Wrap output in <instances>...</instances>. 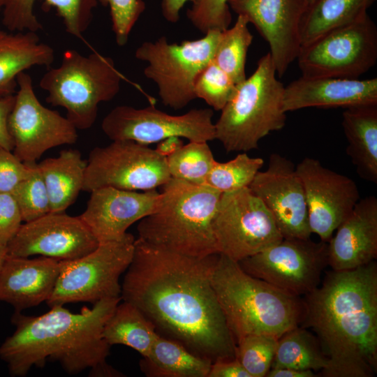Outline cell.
Segmentation results:
<instances>
[{
  "mask_svg": "<svg viewBox=\"0 0 377 377\" xmlns=\"http://www.w3.org/2000/svg\"><path fill=\"white\" fill-rule=\"evenodd\" d=\"M217 256H188L138 238L121 293V300L140 309L158 334L212 362L236 355L211 282Z\"/></svg>",
  "mask_w": 377,
  "mask_h": 377,
  "instance_id": "cell-1",
  "label": "cell"
},
{
  "mask_svg": "<svg viewBox=\"0 0 377 377\" xmlns=\"http://www.w3.org/2000/svg\"><path fill=\"white\" fill-rule=\"evenodd\" d=\"M301 326L316 334L327 377H371L377 370V265L327 272L304 295Z\"/></svg>",
  "mask_w": 377,
  "mask_h": 377,
  "instance_id": "cell-2",
  "label": "cell"
},
{
  "mask_svg": "<svg viewBox=\"0 0 377 377\" xmlns=\"http://www.w3.org/2000/svg\"><path fill=\"white\" fill-rule=\"evenodd\" d=\"M121 301V297L103 299L79 313L64 305L38 316L15 311V330L0 345V359L12 376H25L33 367L43 368L47 360L59 362L71 375L89 369L92 377L122 376L108 364L111 346L103 337L104 325Z\"/></svg>",
  "mask_w": 377,
  "mask_h": 377,
  "instance_id": "cell-3",
  "label": "cell"
},
{
  "mask_svg": "<svg viewBox=\"0 0 377 377\" xmlns=\"http://www.w3.org/2000/svg\"><path fill=\"white\" fill-rule=\"evenodd\" d=\"M211 282L235 342L254 334L279 338L302 321L300 297L249 274L223 254L213 265Z\"/></svg>",
  "mask_w": 377,
  "mask_h": 377,
  "instance_id": "cell-4",
  "label": "cell"
},
{
  "mask_svg": "<svg viewBox=\"0 0 377 377\" xmlns=\"http://www.w3.org/2000/svg\"><path fill=\"white\" fill-rule=\"evenodd\" d=\"M161 188L156 209L139 221L138 238L188 256L219 254L213 220L222 193L172 177Z\"/></svg>",
  "mask_w": 377,
  "mask_h": 377,
  "instance_id": "cell-5",
  "label": "cell"
},
{
  "mask_svg": "<svg viewBox=\"0 0 377 377\" xmlns=\"http://www.w3.org/2000/svg\"><path fill=\"white\" fill-rule=\"evenodd\" d=\"M276 75L268 52L259 59L254 72L237 84L234 96L221 110L214 123L215 139L227 152L258 149L263 138L285 126L284 86Z\"/></svg>",
  "mask_w": 377,
  "mask_h": 377,
  "instance_id": "cell-6",
  "label": "cell"
},
{
  "mask_svg": "<svg viewBox=\"0 0 377 377\" xmlns=\"http://www.w3.org/2000/svg\"><path fill=\"white\" fill-rule=\"evenodd\" d=\"M123 79L112 58L67 50L61 64L48 70L39 86L47 92V103L65 108L75 127L86 130L95 123L99 104L117 95Z\"/></svg>",
  "mask_w": 377,
  "mask_h": 377,
  "instance_id": "cell-7",
  "label": "cell"
},
{
  "mask_svg": "<svg viewBox=\"0 0 377 377\" xmlns=\"http://www.w3.org/2000/svg\"><path fill=\"white\" fill-rule=\"evenodd\" d=\"M221 31L210 30L201 38L180 43H170L161 36L137 47L135 57L147 63L144 75L156 84L165 106L180 110L196 98L194 82L212 61Z\"/></svg>",
  "mask_w": 377,
  "mask_h": 377,
  "instance_id": "cell-8",
  "label": "cell"
},
{
  "mask_svg": "<svg viewBox=\"0 0 377 377\" xmlns=\"http://www.w3.org/2000/svg\"><path fill=\"white\" fill-rule=\"evenodd\" d=\"M134 236L99 243L89 253L72 260H61L54 289L46 302L51 307L74 302H91L121 297V275L134 253Z\"/></svg>",
  "mask_w": 377,
  "mask_h": 377,
  "instance_id": "cell-9",
  "label": "cell"
},
{
  "mask_svg": "<svg viewBox=\"0 0 377 377\" xmlns=\"http://www.w3.org/2000/svg\"><path fill=\"white\" fill-rule=\"evenodd\" d=\"M297 59L302 77L357 79L376 63V25L367 13L302 46Z\"/></svg>",
  "mask_w": 377,
  "mask_h": 377,
  "instance_id": "cell-10",
  "label": "cell"
},
{
  "mask_svg": "<svg viewBox=\"0 0 377 377\" xmlns=\"http://www.w3.org/2000/svg\"><path fill=\"white\" fill-rule=\"evenodd\" d=\"M213 232L218 253L237 262L283 238L270 212L249 187L221 193Z\"/></svg>",
  "mask_w": 377,
  "mask_h": 377,
  "instance_id": "cell-11",
  "label": "cell"
},
{
  "mask_svg": "<svg viewBox=\"0 0 377 377\" xmlns=\"http://www.w3.org/2000/svg\"><path fill=\"white\" fill-rule=\"evenodd\" d=\"M171 178L166 157L148 145L131 140H113L89 153L82 191L102 187L149 191Z\"/></svg>",
  "mask_w": 377,
  "mask_h": 377,
  "instance_id": "cell-12",
  "label": "cell"
},
{
  "mask_svg": "<svg viewBox=\"0 0 377 377\" xmlns=\"http://www.w3.org/2000/svg\"><path fill=\"white\" fill-rule=\"evenodd\" d=\"M249 274L293 295H306L320 284L328 265L327 242L283 238L238 262Z\"/></svg>",
  "mask_w": 377,
  "mask_h": 377,
  "instance_id": "cell-13",
  "label": "cell"
},
{
  "mask_svg": "<svg viewBox=\"0 0 377 377\" xmlns=\"http://www.w3.org/2000/svg\"><path fill=\"white\" fill-rule=\"evenodd\" d=\"M17 83L18 89L8 119L14 154L24 163H36L49 149L75 143L77 129L67 117L39 101L31 77L22 72Z\"/></svg>",
  "mask_w": 377,
  "mask_h": 377,
  "instance_id": "cell-14",
  "label": "cell"
},
{
  "mask_svg": "<svg viewBox=\"0 0 377 377\" xmlns=\"http://www.w3.org/2000/svg\"><path fill=\"white\" fill-rule=\"evenodd\" d=\"M213 115L211 108H194L172 115L152 105L136 108L123 105L107 114L101 129L112 141L131 140L145 145L173 136L209 142L215 140Z\"/></svg>",
  "mask_w": 377,
  "mask_h": 377,
  "instance_id": "cell-15",
  "label": "cell"
},
{
  "mask_svg": "<svg viewBox=\"0 0 377 377\" xmlns=\"http://www.w3.org/2000/svg\"><path fill=\"white\" fill-rule=\"evenodd\" d=\"M305 191L311 234L327 242L360 199L355 182L349 177L306 157L296 166Z\"/></svg>",
  "mask_w": 377,
  "mask_h": 377,
  "instance_id": "cell-16",
  "label": "cell"
},
{
  "mask_svg": "<svg viewBox=\"0 0 377 377\" xmlns=\"http://www.w3.org/2000/svg\"><path fill=\"white\" fill-rule=\"evenodd\" d=\"M99 242L78 216L50 212L24 222L6 246L10 256L39 255L59 260H72L95 249Z\"/></svg>",
  "mask_w": 377,
  "mask_h": 377,
  "instance_id": "cell-17",
  "label": "cell"
},
{
  "mask_svg": "<svg viewBox=\"0 0 377 377\" xmlns=\"http://www.w3.org/2000/svg\"><path fill=\"white\" fill-rule=\"evenodd\" d=\"M249 188L270 212L283 238H310L304 185L290 160L272 154L267 168Z\"/></svg>",
  "mask_w": 377,
  "mask_h": 377,
  "instance_id": "cell-18",
  "label": "cell"
},
{
  "mask_svg": "<svg viewBox=\"0 0 377 377\" xmlns=\"http://www.w3.org/2000/svg\"><path fill=\"white\" fill-rule=\"evenodd\" d=\"M237 15L245 17L267 41L276 75L282 77L302 47L300 24L308 0H228Z\"/></svg>",
  "mask_w": 377,
  "mask_h": 377,
  "instance_id": "cell-19",
  "label": "cell"
},
{
  "mask_svg": "<svg viewBox=\"0 0 377 377\" xmlns=\"http://www.w3.org/2000/svg\"><path fill=\"white\" fill-rule=\"evenodd\" d=\"M159 197L156 189L138 192L102 187L91 192L79 216L99 243L118 240L131 225L154 212Z\"/></svg>",
  "mask_w": 377,
  "mask_h": 377,
  "instance_id": "cell-20",
  "label": "cell"
},
{
  "mask_svg": "<svg viewBox=\"0 0 377 377\" xmlns=\"http://www.w3.org/2000/svg\"><path fill=\"white\" fill-rule=\"evenodd\" d=\"M377 257V198H360L327 242L328 265L334 271L353 269Z\"/></svg>",
  "mask_w": 377,
  "mask_h": 377,
  "instance_id": "cell-21",
  "label": "cell"
},
{
  "mask_svg": "<svg viewBox=\"0 0 377 377\" xmlns=\"http://www.w3.org/2000/svg\"><path fill=\"white\" fill-rule=\"evenodd\" d=\"M61 267V260L45 256L7 254L0 269V302L15 311L37 306L50 297Z\"/></svg>",
  "mask_w": 377,
  "mask_h": 377,
  "instance_id": "cell-22",
  "label": "cell"
},
{
  "mask_svg": "<svg viewBox=\"0 0 377 377\" xmlns=\"http://www.w3.org/2000/svg\"><path fill=\"white\" fill-rule=\"evenodd\" d=\"M377 103V78L301 76L284 87L283 106L286 112L306 108H348Z\"/></svg>",
  "mask_w": 377,
  "mask_h": 377,
  "instance_id": "cell-23",
  "label": "cell"
},
{
  "mask_svg": "<svg viewBox=\"0 0 377 377\" xmlns=\"http://www.w3.org/2000/svg\"><path fill=\"white\" fill-rule=\"evenodd\" d=\"M36 0H0L1 23L10 32L33 31L43 29L34 13ZM48 7L55 9L62 19L66 31L82 38L93 17L97 0H44Z\"/></svg>",
  "mask_w": 377,
  "mask_h": 377,
  "instance_id": "cell-24",
  "label": "cell"
},
{
  "mask_svg": "<svg viewBox=\"0 0 377 377\" xmlns=\"http://www.w3.org/2000/svg\"><path fill=\"white\" fill-rule=\"evenodd\" d=\"M54 61V49L41 43L36 32L0 30V98L15 94L20 73L35 66H50Z\"/></svg>",
  "mask_w": 377,
  "mask_h": 377,
  "instance_id": "cell-25",
  "label": "cell"
},
{
  "mask_svg": "<svg viewBox=\"0 0 377 377\" xmlns=\"http://www.w3.org/2000/svg\"><path fill=\"white\" fill-rule=\"evenodd\" d=\"M342 127L346 152L359 176L377 183V103L344 108Z\"/></svg>",
  "mask_w": 377,
  "mask_h": 377,
  "instance_id": "cell-26",
  "label": "cell"
},
{
  "mask_svg": "<svg viewBox=\"0 0 377 377\" xmlns=\"http://www.w3.org/2000/svg\"><path fill=\"white\" fill-rule=\"evenodd\" d=\"M37 165L47 191L51 212H65L82 191L87 161L77 149H68Z\"/></svg>",
  "mask_w": 377,
  "mask_h": 377,
  "instance_id": "cell-27",
  "label": "cell"
},
{
  "mask_svg": "<svg viewBox=\"0 0 377 377\" xmlns=\"http://www.w3.org/2000/svg\"><path fill=\"white\" fill-rule=\"evenodd\" d=\"M212 364L180 343L158 334L149 354L140 361V367L148 377H207Z\"/></svg>",
  "mask_w": 377,
  "mask_h": 377,
  "instance_id": "cell-28",
  "label": "cell"
},
{
  "mask_svg": "<svg viewBox=\"0 0 377 377\" xmlns=\"http://www.w3.org/2000/svg\"><path fill=\"white\" fill-rule=\"evenodd\" d=\"M119 303L106 321L103 337L112 346L120 344L146 357L158 334L154 324L132 304Z\"/></svg>",
  "mask_w": 377,
  "mask_h": 377,
  "instance_id": "cell-29",
  "label": "cell"
},
{
  "mask_svg": "<svg viewBox=\"0 0 377 377\" xmlns=\"http://www.w3.org/2000/svg\"><path fill=\"white\" fill-rule=\"evenodd\" d=\"M376 0H314L300 24V40L305 45L323 34L348 24L367 13Z\"/></svg>",
  "mask_w": 377,
  "mask_h": 377,
  "instance_id": "cell-30",
  "label": "cell"
},
{
  "mask_svg": "<svg viewBox=\"0 0 377 377\" xmlns=\"http://www.w3.org/2000/svg\"><path fill=\"white\" fill-rule=\"evenodd\" d=\"M328 360L316 337L298 325L283 333L277 341L271 368L325 370Z\"/></svg>",
  "mask_w": 377,
  "mask_h": 377,
  "instance_id": "cell-31",
  "label": "cell"
},
{
  "mask_svg": "<svg viewBox=\"0 0 377 377\" xmlns=\"http://www.w3.org/2000/svg\"><path fill=\"white\" fill-rule=\"evenodd\" d=\"M246 18L237 15L234 25L221 32L212 61L237 84L246 78L248 50L253 40Z\"/></svg>",
  "mask_w": 377,
  "mask_h": 377,
  "instance_id": "cell-32",
  "label": "cell"
},
{
  "mask_svg": "<svg viewBox=\"0 0 377 377\" xmlns=\"http://www.w3.org/2000/svg\"><path fill=\"white\" fill-rule=\"evenodd\" d=\"M166 159L172 178L195 184H204L216 161L207 142L200 141H189Z\"/></svg>",
  "mask_w": 377,
  "mask_h": 377,
  "instance_id": "cell-33",
  "label": "cell"
},
{
  "mask_svg": "<svg viewBox=\"0 0 377 377\" xmlns=\"http://www.w3.org/2000/svg\"><path fill=\"white\" fill-rule=\"evenodd\" d=\"M264 165V160L251 157L246 152L224 163L215 161L204 184L221 193L247 188Z\"/></svg>",
  "mask_w": 377,
  "mask_h": 377,
  "instance_id": "cell-34",
  "label": "cell"
},
{
  "mask_svg": "<svg viewBox=\"0 0 377 377\" xmlns=\"http://www.w3.org/2000/svg\"><path fill=\"white\" fill-rule=\"evenodd\" d=\"M278 339L254 334L244 336L236 342L235 357L250 377H265L271 369Z\"/></svg>",
  "mask_w": 377,
  "mask_h": 377,
  "instance_id": "cell-35",
  "label": "cell"
},
{
  "mask_svg": "<svg viewBox=\"0 0 377 377\" xmlns=\"http://www.w3.org/2000/svg\"><path fill=\"white\" fill-rule=\"evenodd\" d=\"M237 87L232 79L212 61L197 75L193 91L196 98L221 111L234 96Z\"/></svg>",
  "mask_w": 377,
  "mask_h": 377,
  "instance_id": "cell-36",
  "label": "cell"
},
{
  "mask_svg": "<svg viewBox=\"0 0 377 377\" xmlns=\"http://www.w3.org/2000/svg\"><path fill=\"white\" fill-rule=\"evenodd\" d=\"M20 211L23 222H29L51 212L47 191L38 168L11 193Z\"/></svg>",
  "mask_w": 377,
  "mask_h": 377,
  "instance_id": "cell-37",
  "label": "cell"
},
{
  "mask_svg": "<svg viewBox=\"0 0 377 377\" xmlns=\"http://www.w3.org/2000/svg\"><path fill=\"white\" fill-rule=\"evenodd\" d=\"M186 16L203 34L214 29L224 31L232 21L228 0H193Z\"/></svg>",
  "mask_w": 377,
  "mask_h": 377,
  "instance_id": "cell-38",
  "label": "cell"
},
{
  "mask_svg": "<svg viewBox=\"0 0 377 377\" xmlns=\"http://www.w3.org/2000/svg\"><path fill=\"white\" fill-rule=\"evenodd\" d=\"M109 6L112 31L119 46L125 45L131 31L146 8L143 0H97Z\"/></svg>",
  "mask_w": 377,
  "mask_h": 377,
  "instance_id": "cell-39",
  "label": "cell"
},
{
  "mask_svg": "<svg viewBox=\"0 0 377 377\" xmlns=\"http://www.w3.org/2000/svg\"><path fill=\"white\" fill-rule=\"evenodd\" d=\"M36 163H24L12 151L0 147V193H11L30 176Z\"/></svg>",
  "mask_w": 377,
  "mask_h": 377,
  "instance_id": "cell-40",
  "label": "cell"
},
{
  "mask_svg": "<svg viewBox=\"0 0 377 377\" xmlns=\"http://www.w3.org/2000/svg\"><path fill=\"white\" fill-rule=\"evenodd\" d=\"M22 222L20 211L12 194L0 193V244L7 246Z\"/></svg>",
  "mask_w": 377,
  "mask_h": 377,
  "instance_id": "cell-41",
  "label": "cell"
},
{
  "mask_svg": "<svg viewBox=\"0 0 377 377\" xmlns=\"http://www.w3.org/2000/svg\"><path fill=\"white\" fill-rule=\"evenodd\" d=\"M207 377H250L235 357L212 362Z\"/></svg>",
  "mask_w": 377,
  "mask_h": 377,
  "instance_id": "cell-42",
  "label": "cell"
},
{
  "mask_svg": "<svg viewBox=\"0 0 377 377\" xmlns=\"http://www.w3.org/2000/svg\"><path fill=\"white\" fill-rule=\"evenodd\" d=\"M15 102V94L0 98V147L13 151V142L8 130V119Z\"/></svg>",
  "mask_w": 377,
  "mask_h": 377,
  "instance_id": "cell-43",
  "label": "cell"
},
{
  "mask_svg": "<svg viewBox=\"0 0 377 377\" xmlns=\"http://www.w3.org/2000/svg\"><path fill=\"white\" fill-rule=\"evenodd\" d=\"M193 0H161V7L163 17L169 22L176 23L180 18V10L188 1Z\"/></svg>",
  "mask_w": 377,
  "mask_h": 377,
  "instance_id": "cell-44",
  "label": "cell"
},
{
  "mask_svg": "<svg viewBox=\"0 0 377 377\" xmlns=\"http://www.w3.org/2000/svg\"><path fill=\"white\" fill-rule=\"evenodd\" d=\"M267 377H315L311 370H301L288 367L271 368Z\"/></svg>",
  "mask_w": 377,
  "mask_h": 377,
  "instance_id": "cell-45",
  "label": "cell"
},
{
  "mask_svg": "<svg viewBox=\"0 0 377 377\" xmlns=\"http://www.w3.org/2000/svg\"><path fill=\"white\" fill-rule=\"evenodd\" d=\"M181 138L173 136L158 142L156 150L161 155L168 157L183 145Z\"/></svg>",
  "mask_w": 377,
  "mask_h": 377,
  "instance_id": "cell-46",
  "label": "cell"
},
{
  "mask_svg": "<svg viewBox=\"0 0 377 377\" xmlns=\"http://www.w3.org/2000/svg\"><path fill=\"white\" fill-rule=\"evenodd\" d=\"M7 254L6 246L0 244V269Z\"/></svg>",
  "mask_w": 377,
  "mask_h": 377,
  "instance_id": "cell-47",
  "label": "cell"
},
{
  "mask_svg": "<svg viewBox=\"0 0 377 377\" xmlns=\"http://www.w3.org/2000/svg\"><path fill=\"white\" fill-rule=\"evenodd\" d=\"M309 2V4L311 3L314 0H308Z\"/></svg>",
  "mask_w": 377,
  "mask_h": 377,
  "instance_id": "cell-48",
  "label": "cell"
}]
</instances>
